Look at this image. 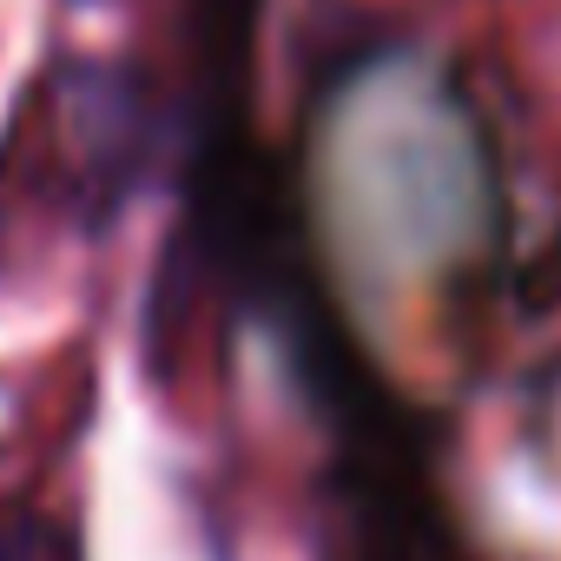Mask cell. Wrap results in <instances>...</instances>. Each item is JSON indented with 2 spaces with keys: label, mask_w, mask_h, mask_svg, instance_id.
<instances>
[{
  "label": "cell",
  "mask_w": 561,
  "mask_h": 561,
  "mask_svg": "<svg viewBox=\"0 0 561 561\" xmlns=\"http://www.w3.org/2000/svg\"><path fill=\"white\" fill-rule=\"evenodd\" d=\"M0 561H73V548L47 522H8V535H0Z\"/></svg>",
  "instance_id": "cell-1"
}]
</instances>
